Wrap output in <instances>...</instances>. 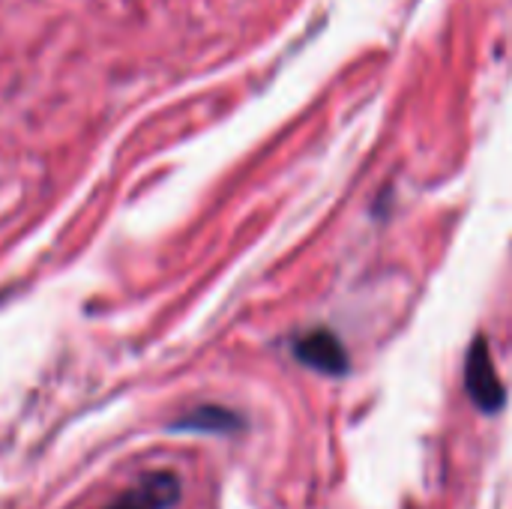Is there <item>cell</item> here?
Segmentation results:
<instances>
[{"instance_id": "6da1fadb", "label": "cell", "mask_w": 512, "mask_h": 509, "mask_svg": "<svg viewBox=\"0 0 512 509\" xmlns=\"http://www.w3.org/2000/svg\"><path fill=\"white\" fill-rule=\"evenodd\" d=\"M465 393L483 414H498L507 405V390H504V381L498 375L492 345L486 342V336H477L471 342V348H468V357H465Z\"/></svg>"}, {"instance_id": "7a4b0ae2", "label": "cell", "mask_w": 512, "mask_h": 509, "mask_svg": "<svg viewBox=\"0 0 512 509\" xmlns=\"http://www.w3.org/2000/svg\"><path fill=\"white\" fill-rule=\"evenodd\" d=\"M294 357L321 375H345L348 372V351L339 342V336L327 327H315L309 333H300L294 339Z\"/></svg>"}, {"instance_id": "3957f363", "label": "cell", "mask_w": 512, "mask_h": 509, "mask_svg": "<svg viewBox=\"0 0 512 509\" xmlns=\"http://www.w3.org/2000/svg\"><path fill=\"white\" fill-rule=\"evenodd\" d=\"M180 501V480L168 471L141 477L129 492H123L105 509H171Z\"/></svg>"}, {"instance_id": "277c9868", "label": "cell", "mask_w": 512, "mask_h": 509, "mask_svg": "<svg viewBox=\"0 0 512 509\" xmlns=\"http://www.w3.org/2000/svg\"><path fill=\"white\" fill-rule=\"evenodd\" d=\"M243 417L231 408H219V405H204L189 411L186 417H180L174 423L177 432H201V435H237L243 429Z\"/></svg>"}]
</instances>
